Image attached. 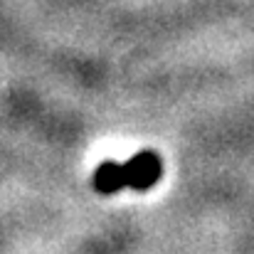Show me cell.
<instances>
[{"mask_svg":"<svg viewBox=\"0 0 254 254\" xmlns=\"http://www.w3.org/2000/svg\"><path fill=\"white\" fill-rule=\"evenodd\" d=\"M121 170H124V188L148 190L161 180L163 163L153 151H138L131 161L121 163Z\"/></svg>","mask_w":254,"mask_h":254,"instance_id":"obj_1","label":"cell"},{"mask_svg":"<svg viewBox=\"0 0 254 254\" xmlns=\"http://www.w3.org/2000/svg\"><path fill=\"white\" fill-rule=\"evenodd\" d=\"M94 188L96 192L101 195H114L124 188V170H121V163H114V161H106L101 163L96 173H94Z\"/></svg>","mask_w":254,"mask_h":254,"instance_id":"obj_2","label":"cell"}]
</instances>
